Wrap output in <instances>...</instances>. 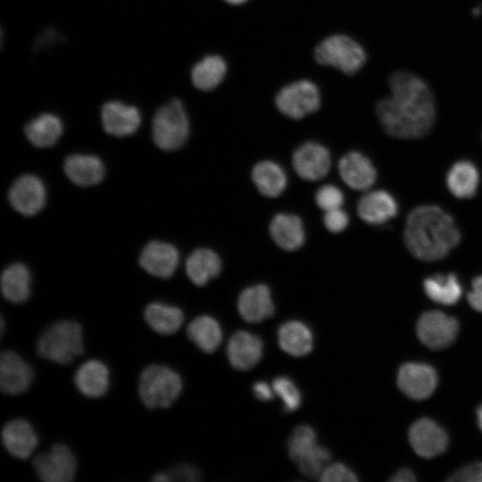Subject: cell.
I'll list each match as a JSON object with an SVG mask.
<instances>
[{"instance_id": "cell-20", "label": "cell", "mask_w": 482, "mask_h": 482, "mask_svg": "<svg viewBox=\"0 0 482 482\" xmlns=\"http://www.w3.org/2000/svg\"><path fill=\"white\" fill-rule=\"evenodd\" d=\"M342 180L354 190H367L377 179V170L370 159L357 151L345 154L338 162Z\"/></svg>"}, {"instance_id": "cell-23", "label": "cell", "mask_w": 482, "mask_h": 482, "mask_svg": "<svg viewBox=\"0 0 482 482\" xmlns=\"http://www.w3.org/2000/svg\"><path fill=\"white\" fill-rule=\"evenodd\" d=\"M269 230L272 240L283 250L295 251L304 244L303 223L295 214L277 213L270 222Z\"/></svg>"}, {"instance_id": "cell-26", "label": "cell", "mask_w": 482, "mask_h": 482, "mask_svg": "<svg viewBox=\"0 0 482 482\" xmlns=\"http://www.w3.org/2000/svg\"><path fill=\"white\" fill-rule=\"evenodd\" d=\"M222 269L219 254L210 248L201 247L193 251L186 262V272L190 281L197 287L206 285L218 277Z\"/></svg>"}, {"instance_id": "cell-22", "label": "cell", "mask_w": 482, "mask_h": 482, "mask_svg": "<svg viewBox=\"0 0 482 482\" xmlns=\"http://www.w3.org/2000/svg\"><path fill=\"white\" fill-rule=\"evenodd\" d=\"M359 217L368 224H384L398 212L395 198L386 190H374L364 194L358 201Z\"/></svg>"}, {"instance_id": "cell-27", "label": "cell", "mask_w": 482, "mask_h": 482, "mask_svg": "<svg viewBox=\"0 0 482 482\" xmlns=\"http://www.w3.org/2000/svg\"><path fill=\"white\" fill-rule=\"evenodd\" d=\"M278 341L287 353L302 357L309 354L313 348V335L310 328L302 321H287L278 329Z\"/></svg>"}, {"instance_id": "cell-30", "label": "cell", "mask_w": 482, "mask_h": 482, "mask_svg": "<svg viewBox=\"0 0 482 482\" xmlns=\"http://www.w3.org/2000/svg\"><path fill=\"white\" fill-rule=\"evenodd\" d=\"M252 179L258 191L266 197H278L286 189L287 177L284 169L273 161H261L252 170Z\"/></svg>"}, {"instance_id": "cell-17", "label": "cell", "mask_w": 482, "mask_h": 482, "mask_svg": "<svg viewBox=\"0 0 482 482\" xmlns=\"http://www.w3.org/2000/svg\"><path fill=\"white\" fill-rule=\"evenodd\" d=\"M103 128L109 135L123 137L134 134L141 124V113L120 101H107L101 108Z\"/></svg>"}, {"instance_id": "cell-45", "label": "cell", "mask_w": 482, "mask_h": 482, "mask_svg": "<svg viewBox=\"0 0 482 482\" xmlns=\"http://www.w3.org/2000/svg\"><path fill=\"white\" fill-rule=\"evenodd\" d=\"M393 482H413L416 480L415 474L408 468L398 470L389 479Z\"/></svg>"}, {"instance_id": "cell-6", "label": "cell", "mask_w": 482, "mask_h": 482, "mask_svg": "<svg viewBox=\"0 0 482 482\" xmlns=\"http://www.w3.org/2000/svg\"><path fill=\"white\" fill-rule=\"evenodd\" d=\"M316 62L330 66L347 75L358 72L366 62L363 47L353 38L335 34L324 38L314 50Z\"/></svg>"}, {"instance_id": "cell-46", "label": "cell", "mask_w": 482, "mask_h": 482, "mask_svg": "<svg viewBox=\"0 0 482 482\" xmlns=\"http://www.w3.org/2000/svg\"><path fill=\"white\" fill-rule=\"evenodd\" d=\"M152 481H154V482H167V481H170V477L166 472L164 471H161V472H157L156 474H154L152 478Z\"/></svg>"}, {"instance_id": "cell-44", "label": "cell", "mask_w": 482, "mask_h": 482, "mask_svg": "<svg viewBox=\"0 0 482 482\" xmlns=\"http://www.w3.org/2000/svg\"><path fill=\"white\" fill-rule=\"evenodd\" d=\"M254 396L263 402L270 401L274 397V390L265 381H256L253 386Z\"/></svg>"}, {"instance_id": "cell-9", "label": "cell", "mask_w": 482, "mask_h": 482, "mask_svg": "<svg viewBox=\"0 0 482 482\" xmlns=\"http://www.w3.org/2000/svg\"><path fill=\"white\" fill-rule=\"evenodd\" d=\"M417 336L420 342L433 350L445 348L456 339L459 322L440 311L425 312L417 322Z\"/></svg>"}, {"instance_id": "cell-49", "label": "cell", "mask_w": 482, "mask_h": 482, "mask_svg": "<svg viewBox=\"0 0 482 482\" xmlns=\"http://www.w3.org/2000/svg\"><path fill=\"white\" fill-rule=\"evenodd\" d=\"M472 12L475 16H478L481 12V6L478 5L477 7L473 8Z\"/></svg>"}, {"instance_id": "cell-40", "label": "cell", "mask_w": 482, "mask_h": 482, "mask_svg": "<svg viewBox=\"0 0 482 482\" xmlns=\"http://www.w3.org/2000/svg\"><path fill=\"white\" fill-rule=\"evenodd\" d=\"M323 223L329 232L340 233L347 228L349 216L342 207L329 210L324 213Z\"/></svg>"}, {"instance_id": "cell-28", "label": "cell", "mask_w": 482, "mask_h": 482, "mask_svg": "<svg viewBox=\"0 0 482 482\" xmlns=\"http://www.w3.org/2000/svg\"><path fill=\"white\" fill-rule=\"evenodd\" d=\"M446 186L450 193L460 199L475 196L479 185V172L470 161L454 162L446 174Z\"/></svg>"}, {"instance_id": "cell-42", "label": "cell", "mask_w": 482, "mask_h": 482, "mask_svg": "<svg viewBox=\"0 0 482 482\" xmlns=\"http://www.w3.org/2000/svg\"><path fill=\"white\" fill-rule=\"evenodd\" d=\"M446 480L451 482H482V461L461 467L449 476Z\"/></svg>"}, {"instance_id": "cell-29", "label": "cell", "mask_w": 482, "mask_h": 482, "mask_svg": "<svg viewBox=\"0 0 482 482\" xmlns=\"http://www.w3.org/2000/svg\"><path fill=\"white\" fill-rule=\"evenodd\" d=\"M30 283L31 275L28 267L21 262L12 263L1 275L2 295L12 303H23L30 296Z\"/></svg>"}, {"instance_id": "cell-1", "label": "cell", "mask_w": 482, "mask_h": 482, "mask_svg": "<svg viewBox=\"0 0 482 482\" xmlns=\"http://www.w3.org/2000/svg\"><path fill=\"white\" fill-rule=\"evenodd\" d=\"M390 95L381 99L376 113L385 132L396 138L426 136L436 121V104L428 84L407 71L394 72L388 81Z\"/></svg>"}, {"instance_id": "cell-38", "label": "cell", "mask_w": 482, "mask_h": 482, "mask_svg": "<svg viewBox=\"0 0 482 482\" xmlns=\"http://www.w3.org/2000/svg\"><path fill=\"white\" fill-rule=\"evenodd\" d=\"M344 201L342 190L332 184L321 186L315 194L316 204L324 212L341 208Z\"/></svg>"}, {"instance_id": "cell-43", "label": "cell", "mask_w": 482, "mask_h": 482, "mask_svg": "<svg viewBox=\"0 0 482 482\" xmlns=\"http://www.w3.org/2000/svg\"><path fill=\"white\" fill-rule=\"evenodd\" d=\"M470 307L482 312V275L475 277L471 281V290L467 295Z\"/></svg>"}, {"instance_id": "cell-47", "label": "cell", "mask_w": 482, "mask_h": 482, "mask_svg": "<svg viewBox=\"0 0 482 482\" xmlns=\"http://www.w3.org/2000/svg\"><path fill=\"white\" fill-rule=\"evenodd\" d=\"M477 421H478V426L482 432V404L479 405L477 410Z\"/></svg>"}, {"instance_id": "cell-33", "label": "cell", "mask_w": 482, "mask_h": 482, "mask_svg": "<svg viewBox=\"0 0 482 482\" xmlns=\"http://www.w3.org/2000/svg\"><path fill=\"white\" fill-rule=\"evenodd\" d=\"M189 340L201 351L213 353L222 340V329L218 320L209 315H200L192 320L187 328Z\"/></svg>"}, {"instance_id": "cell-18", "label": "cell", "mask_w": 482, "mask_h": 482, "mask_svg": "<svg viewBox=\"0 0 482 482\" xmlns=\"http://www.w3.org/2000/svg\"><path fill=\"white\" fill-rule=\"evenodd\" d=\"M179 262L178 249L171 244L154 240L142 250L139 264L148 274L160 278H169Z\"/></svg>"}, {"instance_id": "cell-4", "label": "cell", "mask_w": 482, "mask_h": 482, "mask_svg": "<svg viewBox=\"0 0 482 482\" xmlns=\"http://www.w3.org/2000/svg\"><path fill=\"white\" fill-rule=\"evenodd\" d=\"M183 390L181 376L172 368L160 363L145 366L137 379V395L149 410L170 407Z\"/></svg>"}, {"instance_id": "cell-10", "label": "cell", "mask_w": 482, "mask_h": 482, "mask_svg": "<svg viewBox=\"0 0 482 482\" xmlns=\"http://www.w3.org/2000/svg\"><path fill=\"white\" fill-rule=\"evenodd\" d=\"M35 377L32 366L17 352L5 350L0 355V389L7 395L28 391Z\"/></svg>"}, {"instance_id": "cell-21", "label": "cell", "mask_w": 482, "mask_h": 482, "mask_svg": "<svg viewBox=\"0 0 482 482\" xmlns=\"http://www.w3.org/2000/svg\"><path fill=\"white\" fill-rule=\"evenodd\" d=\"M241 317L251 323H258L274 314L275 307L270 289L265 284H255L245 288L237 299Z\"/></svg>"}, {"instance_id": "cell-12", "label": "cell", "mask_w": 482, "mask_h": 482, "mask_svg": "<svg viewBox=\"0 0 482 482\" xmlns=\"http://www.w3.org/2000/svg\"><path fill=\"white\" fill-rule=\"evenodd\" d=\"M295 173L303 179L316 181L323 179L331 167V156L323 145L309 141L299 145L292 156Z\"/></svg>"}, {"instance_id": "cell-39", "label": "cell", "mask_w": 482, "mask_h": 482, "mask_svg": "<svg viewBox=\"0 0 482 482\" xmlns=\"http://www.w3.org/2000/svg\"><path fill=\"white\" fill-rule=\"evenodd\" d=\"M320 479L323 482H355L358 481L356 474L346 465L341 462L328 465Z\"/></svg>"}, {"instance_id": "cell-13", "label": "cell", "mask_w": 482, "mask_h": 482, "mask_svg": "<svg viewBox=\"0 0 482 482\" xmlns=\"http://www.w3.org/2000/svg\"><path fill=\"white\" fill-rule=\"evenodd\" d=\"M409 442L418 455L429 459L445 453L449 438L446 431L435 420L421 418L411 426Z\"/></svg>"}, {"instance_id": "cell-7", "label": "cell", "mask_w": 482, "mask_h": 482, "mask_svg": "<svg viewBox=\"0 0 482 482\" xmlns=\"http://www.w3.org/2000/svg\"><path fill=\"white\" fill-rule=\"evenodd\" d=\"M321 96L317 85L299 79L284 86L275 96L278 110L285 116L300 120L319 110Z\"/></svg>"}, {"instance_id": "cell-31", "label": "cell", "mask_w": 482, "mask_h": 482, "mask_svg": "<svg viewBox=\"0 0 482 482\" xmlns=\"http://www.w3.org/2000/svg\"><path fill=\"white\" fill-rule=\"evenodd\" d=\"M62 132V121L57 115L50 112L39 114L24 127L28 140L39 148L50 147L56 144Z\"/></svg>"}, {"instance_id": "cell-8", "label": "cell", "mask_w": 482, "mask_h": 482, "mask_svg": "<svg viewBox=\"0 0 482 482\" xmlns=\"http://www.w3.org/2000/svg\"><path fill=\"white\" fill-rule=\"evenodd\" d=\"M32 468L43 482H71L77 475L78 461L68 445L57 443L37 454Z\"/></svg>"}, {"instance_id": "cell-3", "label": "cell", "mask_w": 482, "mask_h": 482, "mask_svg": "<svg viewBox=\"0 0 482 482\" xmlns=\"http://www.w3.org/2000/svg\"><path fill=\"white\" fill-rule=\"evenodd\" d=\"M84 332L80 323L70 319L56 320L47 326L36 343L37 355L59 364H70L84 353Z\"/></svg>"}, {"instance_id": "cell-48", "label": "cell", "mask_w": 482, "mask_h": 482, "mask_svg": "<svg viewBox=\"0 0 482 482\" xmlns=\"http://www.w3.org/2000/svg\"><path fill=\"white\" fill-rule=\"evenodd\" d=\"M224 1L233 5H238V4H245L248 0H224Z\"/></svg>"}, {"instance_id": "cell-34", "label": "cell", "mask_w": 482, "mask_h": 482, "mask_svg": "<svg viewBox=\"0 0 482 482\" xmlns=\"http://www.w3.org/2000/svg\"><path fill=\"white\" fill-rule=\"evenodd\" d=\"M423 289L432 301L444 304H455L462 295L461 284L454 273L435 274L423 281Z\"/></svg>"}, {"instance_id": "cell-19", "label": "cell", "mask_w": 482, "mask_h": 482, "mask_svg": "<svg viewBox=\"0 0 482 482\" xmlns=\"http://www.w3.org/2000/svg\"><path fill=\"white\" fill-rule=\"evenodd\" d=\"M263 342L257 335L239 330L230 337L227 356L230 365L238 370L253 369L262 359Z\"/></svg>"}, {"instance_id": "cell-2", "label": "cell", "mask_w": 482, "mask_h": 482, "mask_svg": "<svg viewBox=\"0 0 482 482\" xmlns=\"http://www.w3.org/2000/svg\"><path fill=\"white\" fill-rule=\"evenodd\" d=\"M461 239L453 217L437 205L417 206L407 216L403 240L408 251L420 261L444 259Z\"/></svg>"}, {"instance_id": "cell-25", "label": "cell", "mask_w": 482, "mask_h": 482, "mask_svg": "<svg viewBox=\"0 0 482 482\" xmlns=\"http://www.w3.org/2000/svg\"><path fill=\"white\" fill-rule=\"evenodd\" d=\"M64 171L74 184L90 187L103 179L104 166L101 159L96 155L76 154L66 158Z\"/></svg>"}, {"instance_id": "cell-37", "label": "cell", "mask_w": 482, "mask_h": 482, "mask_svg": "<svg viewBox=\"0 0 482 482\" xmlns=\"http://www.w3.org/2000/svg\"><path fill=\"white\" fill-rule=\"evenodd\" d=\"M274 392L280 397L285 411H294L302 403L300 390L295 382L287 376H278L272 382Z\"/></svg>"}, {"instance_id": "cell-14", "label": "cell", "mask_w": 482, "mask_h": 482, "mask_svg": "<svg viewBox=\"0 0 482 482\" xmlns=\"http://www.w3.org/2000/svg\"><path fill=\"white\" fill-rule=\"evenodd\" d=\"M8 198L15 211L25 216H32L40 212L46 204V187L38 177L26 174L13 182Z\"/></svg>"}, {"instance_id": "cell-32", "label": "cell", "mask_w": 482, "mask_h": 482, "mask_svg": "<svg viewBox=\"0 0 482 482\" xmlns=\"http://www.w3.org/2000/svg\"><path fill=\"white\" fill-rule=\"evenodd\" d=\"M227 71V62L220 55L209 54L192 67L191 81L197 89L209 92L215 89L222 82Z\"/></svg>"}, {"instance_id": "cell-16", "label": "cell", "mask_w": 482, "mask_h": 482, "mask_svg": "<svg viewBox=\"0 0 482 482\" xmlns=\"http://www.w3.org/2000/svg\"><path fill=\"white\" fill-rule=\"evenodd\" d=\"M73 383L83 396L99 399L104 396L110 388V370L103 361L95 358L88 359L76 369Z\"/></svg>"}, {"instance_id": "cell-5", "label": "cell", "mask_w": 482, "mask_h": 482, "mask_svg": "<svg viewBox=\"0 0 482 482\" xmlns=\"http://www.w3.org/2000/svg\"><path fill=\"white\" fill-rule=\"evenodd\" d=\"M152 135L156 146L163 151L177 150L186 143L189 135V120L179 99H171L156 110Z\"/></svg>"}, {"instance_id": "cell-15", "label": "cell", "mask_w": 482, "mask_h": 482, "mask_svg": "<svg viewBox=\"0 0 482 482\" xmlns=\"http://www.w3.org/2000/svg\"><path fill=\"white\" fill-rule=\"evenodd\" d=\"M1 441L5 451L19 460L29 458L38 445L32 424L22 418L8 420L2 428Z\"/></svg>"}, {"instance_id": "cell-11", "label": "cell", "mask_w": 482, "mask_h": 482, "mask_svg": "<svg viewBox=\"0 0 482 482\" xmlns=\"http://www.w3.org/2000/svg\"><path fill=\"white\" fill-rule=\"evenodd\" d=\"M437 374L429 364L423 362H406L397 373V385L400 390L414 400L428 398L437 385Z\"/></svg>"}, {"instance_id": "cell-36", "label": "cell", "mask_w": 482, "mask_h": 482, "mask_svg": "<svg viewBox=\"0 0 482 482\" xmlns=\"http://www.w3.org/2000/svg\"><path fill=\"white\" fill-rule=\"evenodd\" d=\"M330 459L331 453L328 449L317 445L297 463L303 475L310 478H320Z\"/></svg>"}, {"instance_id": "cell-35", "label": "cell", "mask_w": 482, "mask_h": 482, "mask_svg": "<svg viewBox=\"0 0 482 482\" xmlns=\"http://www.w3.org/2000/svg\"><path fill=\"white\" fill-rule=\"evenodd\" d=\"M317 445V435L311 426H297L287 443L288 455L291 460L298 462Z\"/></svg>"}, {"instance_id": "cell-41", "label": "cell", "mask_w": 482, "mask_h": 482, "mask_svg": "<svg viewBox=\"0 0 482 482\" xmlns=\"http://www.w3.org/2000/svg\"><path fill=\"white\" fill-rule=\"evenodd\" d=\"M170 481L196 482L201 479L199 469L192 464L179 463L167 470Z\"/></svg>"}, {"instance_id": "cell-24", "label": "cell", "mask_w": 482, "mask_h": 482, "mask_svg": "<svg viewBox=\"0 0 482 482\" xmlns=\"http://www.w3.org/2000/svg\"><path fill=\"white\" fill-rule=\"evenodd\" d=\"M143 318L145 324L156 334L170 336L182 327L185 315L176 305L155 301L145 305Z\"/></svg>"}]
</instances>
